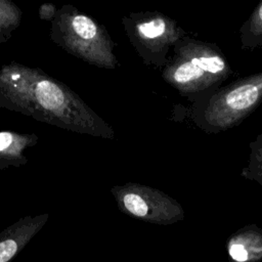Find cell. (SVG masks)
Listing matches in <instances>:
<instances>
[{
    "label": "cell",
    "mask_w": 262,
    "mask_h": 262,
    "mask_svg": "<svg viewBox=\"0 0 262 262\" xmlns=\"http://www.w3.org/2000/svg\"><path fill=\"white\" fill-rule=\"evenodd\" d=\"M0 107L68 131L115 137L113 127L62 82L15 61L0 69Z\"/></svg>",
    "instance_id": "1"
},
{
    "label": "cell",
    "mask_w": 262,
    "mask_h": 262,
    "mask_svg": "<svg viewBox=\"0 0 262 262\" xmlns=\"http://www.w3.org/2000/svg\"><path fill=\"white\" fill-rule=\"evenodd\" d=\"M50 38L59 47L85 62L103 69H115L112 38L103 26L71 5L58 8L52 20Z\"/></svg>",
    "instance_id": "2"
},
{
    "label": "cell",
    "mask_w": 262,
    "mask_h": 262,
    "mask_svg": "<svg viewBox=\"0 0 262 262\" xmlns=\"http://www.w3.org/2000/svg\"><path fill=\"white\" fill-rule=\"evenodd\" d=\"M111 192L118 208L129 216L152 223L173 221L174 212L168 201L148 187L130 182L113 186Z\"/></svg>",
    "instance_id": "3"
},
{
    "label": "cell",
    "mask_w": 262,
    "mask_h": 262,
    "mask_svg": "<svg viewBox=\"0 0 262 262\" xmlns=\"http://www.w3.org/2000/svg\"><path fill=\"white\" fill-rule=\"evenodd\" d=\"M49 217L48 213L26 216L0 232V262L12 261L42 229Z\"/></svg>",
    "instance_id": "4"
},
{
    "label": "cell",
    "mask_w": 262,
    "mask_h": 262,
    "mask_svg": "<svg viewBox=\"0 0 262 262\" xmlns=\"http://www.w3.org/2000/svg\"><path fill=\"white\" fill-rule=\"evenodd\" d=\"M38 142L34 133L23 134L13 131H0V170L8 167H21L28 163L25 150Z\"/></svg>",
    "instance_id": "5"
},
{
    "label": "cell",
    "mask_w": 262,
    "mask_h": 262,
    "mask_svg": "<svg viewBox=\"0 0 262 262\" xmlns=\"http://www.w3.org/2000/svg\"><path fill=\"white\" fill-rule=\"evenodd\" d=\"M23 12L13 2L0 0V43L7 42L19 27Z\"/></svg>",
    "instance_id": "6"
},
{
    "label": "cell",
    "mask_w": 262,
    "mask_h": 262,
    "mask_svg": "<svg viewBox=\"0 0 262 262\" xmlns=\"http://www.w3.org/2000/svg\"><path fill=\"white\" fill-rule=\"evenodd\" d=\"M259 95L258 87L253 84L243 85L231 92L226 96V103L233 110H244L256 101Z\"/></svg>",
    "instance_id": "7"
},
{
    "label": "cell",
    "mask_w": 262,
    "mask_h": 262,
    "mask_svg": "<svg viewBox=\"0 0 262 262\" xmlns=\"http://www.w3.org/2000/svg\"><path fill=\"white\" fill-rule=\"evenodd\" d=\"M204 74V71L201 70L199 67L194 66L191 61L185 62L179 66L174 74L173 78L177 83H187L193 79L200 78Z\"/></svg>",
    "instance_id": "8"
},
{
    "label": "cell",
    "mask_w": 262,
    "mask_h": 262,
    "mask_svg": "<svg viewBox=\"0 0 262 262\" xmlns=\"http://www.w3.org/2000/svg\"><path fill=\"white\" fill-rule=\"evenodd\" d=\"M191 62L199 67L204 72L218 73L224 69V61L218 56H208V57H193Z\"/></svg>",
    "instance_id": "9"
},
{
    "label": "cell",
    "mask_w": 262,
    "mask_h": 262,
    "mask_svg": "<svg viewBox=\"0 0 262 262\" xmlns=\"http://www.w3.org/2000/svg\"><path fill=\"white\" fill-rule=\"evenodd\" d=\"M57 8L52 4H43L39 8V17L45 20H53L55 17Z\"/></svg>",
    "instance_id": "10"
},
{
    "label": "cell",
    "mask_w": 262,
    "mask_h": 262,
    "mask_svg": "<svg viewBox=\"0 0 262 262\" xmlns=\"http://www.w3.org/2000/svg\"><path fill=\"white\" fill-rule=\"evenodd\" d=\"M259 17H260V19L262 20V5H261V7H260V9H259Z\"/></svg>",
    "instance_id": "11"
}]
</instances>
